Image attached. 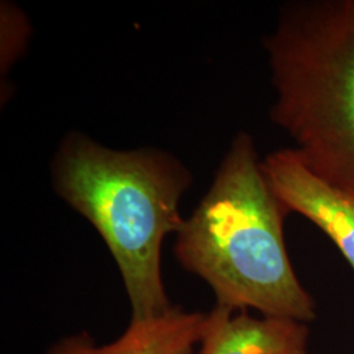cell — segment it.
Here are the masks:
<instances>
[{
  "mask_svg": "<svg viewBox=\"0 0 354 354\" xmlns=\"http://www.w3.org/2000/svg\"><path fill=\"white\" fill-rule=\"evenodd\" d=\"M266 178L290 213L304 215L339 248L354 272V197L314 175L292 149L261 160Z\"/></svg>",
  "mask_w": 354,
  "mask_h": 354,
  "instance_id": "4",
  "label": "cell"
},
{
  "mask_svg": "<svg viewBox=\"0 0 354 354\" xmlns=\"http://www.w3.org/2000/svg\"><path fill=\"white\" fill-rule=\"evenodd\" d=\"M269 115L314 175L354 197V0H298L264 38Z\"/></svg>",
  "mask_w": 354,
  "mask_h": 354,
  "instance_id": "3",
  "label": "cell"
},
{
  "mask_svg": "<svg viewBox=\"0 0 354 354\" xmlns=\"http://www.w3.org/2000/svg\"><path fill=\"white\" fill-rule=\"evenodd\" d=\"M53 183L112 253L131 319L158 317L172 308L160 259L165 236L177 234L185 221L178 203L192 175L184 163L163 150H113L73 131L55 153Z\"/></svg>",
  "mask_w": 354,
  "mask_h": 354,
  "instance_id": "2",
  "label": "cell"
},
{
  "mask_svg": "<svg viewBox=\"0 0 354 354\" xmlns=\"http://www.w3.org/2000/svg\"><path fill=\"white\" fill-rule=\"evenodd\" d=\"M207 327V314L178 307L147 319H131L124 335L108 345L96 346L88 335L57 342L48 354H196Z\"/></svg>",
  "mask_w": 354,
  "mask_h": 354,
  "instance_id": "5",
  "label": "cell"
},
{
  "mask_svg": "<svg viewBox=\"0 0 354 354\" xmlns=\"http://www.w3.org/2000/svg\"><path fill=\"white\" fill-rule=\"evenodd\" d=\"M234 313L216 304L207 314L200 354H307L308 328L304 323Z\"/></svg>",
  "mask_w": 354,
  "mask_h": 354,
  "instance_id": "6",
  "label": "cell"
},
{
  "mask_svg": "<svg viewBox=\"0 0 354 354\" xmlns=\"http://www.w3.org/2000/svg\"><path fill=\"white\" fill-rule=\"evenodd\" d=\"M289 213L266 178L252 137L241 131L176 234L177 260L207 282L216 304L306 324L317 317V307L286 250Z\"/></svg>",
  "mask_w": 354,
  "mask_h": 354,
  "instance_id": "1",
  "label": "cell"
},
{
  "mask_svg": "<svg viewBox=\"0 0 354 354\" xmlns=\"http://www.w3.org/2000/svg\"><path fill=\"white\" fill-rule=\"evenodd\" d=\"M1 74H7L24 51L30 26L23 11L10 1L1 3Z\"/></svg>",
  "mask_w": 354,
  "mask_h": 354,
  "instance_id": "7",
  "label": "cell"
}]
</instances>
